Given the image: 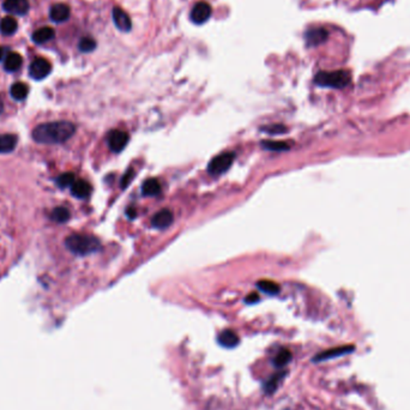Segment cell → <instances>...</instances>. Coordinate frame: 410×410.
<instances>
[{
    "instance_id": "d4e9b609",
    "label": "cell",
    "mask_w": 410,
    "mask_h": 410,
    "mask_svg": "<svg viewBox=\"0 0 410 410\" xmlns=\"http://www.w3.org/2000/svg\"><path fill=\"white\" fill-rule=\"evenodd\" d=\"M51 217H52V220L55 221V222L64 223V222H66V221H68V219H70V211H68L66 208H64V207L55 208V209L52 211Z\"/></svg>"
},
{
    "instance_id": "2e32d148",
    "label": "cell",
    "mask_w": 410,
    "mask_h": 410,
    "mask_svg": "<svg viewBox=\"0 0 410 410\" xmlns=\"http://www.w3.org/2000/svg\"><path fill=\"white\" fill-rule=\"evenodd\" d=\"M285 376H287V372L285 371H282V372H278L276 374H273L272 377H270V378L266 380L264 383V385H263V389H264L265 393H268V395H271L277 390V387L279 386V384L283 382V379L285 378Z\"/></svg>"
},
{
    "instance_id": "9a60e30c",
    "label": "cell",
    "mask_w": 410,
    "mask_h": 410,
    "mask_svg": "<svg viewBox=\"0 0 410 410\" xmlns=\"http://www.w3.org/2000/svg\"><path fill=\"white\" fill-rule=\"evenodd\" d=\"M71 192L76 198L84 199V198L89 197V194L91 193V186L89 182L86 180H76L71 186Z\"/></svg>"
},
{
    "instance_id": "7402d4cb",
    "label": "cell",
    "mask_w": 410,
    "mask_h": 410,
    "mask_svg": "<svg viewBox=\"0 0 410 410\" xmlns=\"http://www.w3.org/2000/svg\"><path fill=\"white\" fill-rule=\"evenodd\" d=\"M292 360V353L288 349H281L277 355L273 359V366L276 368H283L284 366L291 362Z\"/></svg>"
},
{
    "instance_id": "4fadbf2b",
    "label": "cell",
    "mask_w": 410,
    "mask_h": 410,
    "mask_svg": "<svg viewBox=\"0 0 410 410\" xmlns=\"http://www.w3.org/2000/svg\"><path fill=\"white\" fill-rule=\"evenodd\" d=\"M217 342L221 347L232 349V348L237 347V344L240 343V338L233 330H223L217 337Z\"/></svg>"
},
{
    "instance_id": "f546056e",
    "label": "cell",
    "mask_w": 410,
    "mask_h": 410,
    "mask_svg": "<svg viewBox=\"0 0 410 410\" xmlns=\"http://www.w3.org/2000/svg\"><path fill=\"white\" fill-rule=\"evenodd\" d=\"M133 177H135V171H133L132 168L129 169V171L124 174V177L121 179V187L125 188L126 186H129V184L132 181Z\"/></svg>"
},
{
    "instance_id": "52a82bcc",
    "label": "cell",
    "mask_w": 410,
    "mask_h": 410,
    "mask_svg": "<svg viewBox=\"0 0 410 410\" xmlns=\"http://www.w3.org/2000/svg\"><path fill=\"white\" fill-rule=\"evenodd\" d=\"M129 143L128 132L121 131V130H113L108 135V145L110 150L114 152L121 151Z\"/></svg>"
},
{
    "instance_id": "5bb4252c",
    "label": "cell",
    "mask_w": 410,
    "mask_h": 410,
    "mask_svg": "<svg viewBox=\"0 0 410 410\" xmlns=\"http://www.w3.org/2000/svg\"><path fill=\"white\" fill-rule=\"evenodd\" d=\"M326 38L327 31L324 28L311 29V30L306 32V42H307V46H310V47L321 45L323 42L326 41Z\"/></svg>"
},
{
    "instance_id": "1f68e13d",
    "label": "cell",
    "mask_w": 410,
    "mask_h": 410,
    "mask_svg": "<svg viewBox=\"0 0 410 410\" xmlns=\"http://www.w3.org/2000/svg\"><path fill=\"white\" fill-rule=\"evenodd\" d=\"M136 214L137 211L135 208H129L128 211H126V215H128V217H130V219H133V217L136 216Z\"/></svg>"
},
{
    "instance_id": "277c9868",
    "label": "cell",
    "mask_w": 410,
    "mask_h": 410,
    "mask_svg": "<svg viewBox=\"0 0 410 410\" xmlns=\"http://www.w3.org/2000/svg\"><path fill=\"white\" fill-rule=\"evenodd\" d=\"M234 158H235V155L233 152H223V154L215 156L208 166V171L213 175L222 174L229 169L234 162Z\"/></svg>"
},
{
    "instance_id": "8992f818",
    "label": "cell",
    "mask_w": 410,
    "mask_h": 410,
    "mask_svg": "<svg viewBox=\"0 0 410 410\" xmlns=\"http://www.w3.org/2000/svg\"><path fill=\"white\" fill-rule=\"evenodd\" d=\"M211 12H213V10H211V6L208 3H197L191 11V21L198 25L204 24L210 18Z\"/></svg>"
},
{
    "instance_id": "d6986e66",
    "label": "cell",
    "mask_w": 410,
    "mask_h": 410,
    "mask_svg": "<svg viewBox=\"0 0 410 410\" xmlns=\"http://www.w3.org/2000/svg\"><path fill=\"white\" fill-rule=\"evenodd\" d=\"M18 29V23L14 17L11 16H6L0 22V31L5 36H11L14 35Z\"/></svg>"
},
{
    "instance_id": "8fae6325",
    "label": "cell",
    "mask_w": 410,
    "mask_h": 410,
    "mask_svg": "<svg viewBox=\"0 0 410 410\" xmlns=\"http://www.w3.org/2000/svg\"><path fill=\"white\" fill-rule=\"evenodd\" d=\"M71 15L70 6L66 4H54L51 6L50 17L55 23H63L67 21Z\"/></svg>"
},
{
    "instance_id": "7a4b0ae2",
    "label": "cell",
    "mask_w": 410,
    "mask_h": 410,
    "mask_svg": "<svg viewBox=\"0 0 410 410\" xmlns=\"http://www.w3.org/2000/svg\"><path fill=\"white\" fill-rule=\"evenodd\" d=\"M68 251L76 256H88L100 250L101 242L96 236L89 234H72L65 240Z\"/></svg>"
},
{
    "instance_id": "603a6c76",
    "label": "cell",
    "mask_w": 410,
    "mask_h": 410,
    "mask_svg": "<svg viewBox=\"0 0 410 410\" xmlns=\"http://www.w3.org/2000/svg\"><path fill=\"white\" fill-rule=\"evenodd\" d=\"M10 93H11V96L14 97L15 100L22 101V100H24L25 97L28 96L29 89H28V87L25 86L24 83L18 82V83H15L14 86L11 87V90H10Z\"/></svg>"
},
{
    "instance_id": "4316f807",
    "label": "cell",
    "mask_w": 410,
    "mask_h": 410,
    "mask_svg": "<svg viewBox=\"0 0 410 410\" xmlns=\"http://www.w3.org/2000/svg\"><path fill=\"white\" fill-rule=\"evenodd\" d=\"M76 181V179H74V174L73 173H64L58 177L57 179V184L58 186L61 187V188H66V187H71L73 185V182Z\"/></svg>"
},
{
    "instance_id": "6da1fadb",
    "label": "cell",
    "mask_w": 410,
    "mask_h": 410,
    "mask_svg": "<svg viewBox=\"0 0 410 410\" xmlns=\"http://www.w3.org/2000/svg\"><path fill=\"white\" fill-rule=\"evenodd\" d=\"M76 128L68 121L46 122L36 126L32 131V138L41 144H59L73 136Z\"/></svg>"
},
{
    "instance_id": "cb8c5ba5",
    "label": "cell",
    "mask_w": 410,
    "mask_h": 410,
    "mask_svg": "<svg viewBox=\"0 0 410 410\" xmlns=\"http://www.w3.org/2000/svg\"><path fill=\"white\" fill-rule=\"evenodd\" d=\"M257 287H258L260 291H263L266 294L270 295H275L278 294L279 292V285L276 282L273 281H268V279H262V281H258L257 283Z\"/></svg>"
},
{
    "instance_id": "44dd1931",
    "label": "cell",
    "mask_w": 410,
    "mask_h": 410,
    "mask_svg": "<svg viewBox=\"0 0 410 410\" xmlns=\"http://www.w3.org/2000/svg\"><path fill=\"white\" fill-rule=\"evenodd\" d=\"M17 137L15 135H0V154H8L16 148Z\"/></svg>"
},
{
    "instance_id": "30bf717a",
    "label": "cell",
    "mask_w": 410,
    "mask_h": 410,
    "mask_svg": "<svg viewBox=\"0 0 410 410\" xmlns=\"http://www.w3.org/2000/svg\"><path fill=\"white\" fill-rule=\"evenodd\" d=\"M113 21L114 24L116 25V28H118L119 30L125 32L131 30L132 28L131 18H130V16L126 14L121 8H118V6H116V8L113 9Z\"/></svg>"
},
{
    "instance_id": "5b68a950",
    "label": "cell",
    "mask_w": 410,
    "mask_h": 410,
    "mask_svg": "<svg viewBox=\"0 0 410 410\" xmlns=\"http://www.w3.org/2000/svg\"><path fill=\"white\" fill-rule=\"evenodd\" d=\"M52 71V64L45 58H36L29 67V74L32 79L41 80L50 76Z\"/></svg>"
},
{
    "instance_id": "484cf974",
    "label": "cell",
    "mask_w": 410,
    "mask_h": 410,
    "mask_svg": "<svg viewBox=\"0 0 410 410\" xmlns=\"http://www.w3.org/2000/svg\"><path fill=\"white\" fill-rule=\"evenodd\" d=\"M262 145L264 146L265 149L272 151H284L288 150L289 145L284 142H275V141H265L262 143Z\"/></svg>"
},
{
    "instance_id": "e0dca14e",
    "label": "cell",
    "mask_w": 410,
    "mask_h": 410,
    "mask_svg": "<svg viewBox=\"0 0 410 410\" xmlns=\"http://www.w3.org/2000/svg\"><path fill=\"white\" fill-rule=\"evenodd\" d=\"M55 35V31L53 28H50V27H42L40 29H37L36 31H34V34H32V42L36 45H42V44H46V42L51 41L52 38L54 37Z\"/></svg>"
},
{
    "instance_id": "ffe728a7",
    "label": "cell",
    "mask_w": 410,
    "mask_h": 410,
    "mask_svg": "<svg viewBox=\"0 0 410 410\" xmlns=\"http://www.w3.org/2000/svg\"><path fill=\"white\" fill-rule=\"evenodd\" d=\"M142 193L144 196L149 197H154L158 196L161 193V184H159L157 179H148V180L144 181L142 186Z\"/></svg>"
},
{
    "instance_id": "4dcf8cb0",
    "label": "cell",
    "mask_w": 410,
    "mask_h": 410,
    "mask_svg": "<svg viewBox=\"0 0 410 410\" xmlns=\"http://www.w3.org/2000/svg\"><path fill=\"white\" fill-rule=\"evenodd\" d=\"M245 301L247 304H256V302L259 301V295L257 293H251L250 295H247Z\"/></svg>"
},
{
    "instance_id": "f1b7e54d",
    "label": "cell",
    "mask_w": 410,
    "mask_h": 410,
    "mask_svg": "<svg viewBox=\"0 0 410 410\" xmlns=\"http://www.w3.org/2000/svg\"><path fill=\"white\" fill-rule=\"evenodd\" d=\"M262 131L269 133V135H281V133L287 132V128L283 125H270L262 128Z\"/></svg>"
},
{
    "instance_id": "ba28073f",
    "label": "cell",
    "mask_w": 410,
    "mask_h": 410,
    "mask_svg": "<svg viewBox=\"0 0 410 410\" xmlns=\"http://www.w3.org/2000/svg\"><path fill=\"white\" fill-rule=\"evenodd\" d=\"M353 350H355V347H353V346H343V347L333 348V349H329V350H325V351H321V353H319L317 356L313 357V361L314 362H321V361L336 359V357L347 355V354L351 353Z\"/></svg>"
},
{
    "instance_id": "836d02e7",
    "label": "cell",
    "mask_w": 410,
    "mask_h": 410,
    "mask_svg": "<svg viewBox=\"0 0 410 410\" xmlns=\"http://www.w3.org/2000/svg\"><path fill=\"white\" fill-rule=\"evenodd\" d=\"M3 57H4V48H3L2 46H0V61H2Z\"/></svg>"
},
{
    "instance_id": "7c38bea8",
    "label": "cell",
    "mask_w": 410,
    "mask_h": 410,
    "mask_svg": "<svg viewBox=\"0 0 410 410\" xmlns=\"http://www.w3.org/2000/svg\"><path fill=\"white\" fill-rule=\"evenodd\" d=\"M173 214H172L171 210H167V209H163V210H159L158 213H156L154 215V217H152L151 220V223L152 226L158 228V229H165V228H167L171 226L172 223H173Z\"/></svg>"
},
{
    "instance_id": "83f0119b",
    "label": "cell",
    "mask_w": 410,
    "mask_h": 410,
    "mask_svg": "<svg viewBox=\"0 0 410 410\" xmlns=\"http://www.w3.org/2000/svg\"><path fill=\"white\" fill-rule=\"evenodd\" d=\"M78 47L84 53H89V52H93L96 48V41L91 37H83L78 44Z\"/></svg>"
},
{
    "instance_id": "d6a6232c",
    "label": "cell",
    "mask_w": 410,
    "mask_h": 410,
    "mask_svg": "<svg viewBox=\"0 0 410 410\" xmlns=\"http://www.w3.org/2000/svg\"><path fill=\"white\" fill-rule=\"evenodd\" d=\"M3 109H4V102H3V99L0 97V114L3 113Z\"/></svg>"
},
{
    "instance_id": "3957f363",
    "label": "cell",
    "mask_w": 410,
    "mask_h": 410,
    "mask_svg": "<svg viewBox=\"0 0 410 410\" xmlns=\"http://www.w3.org/2000/svg\"><path fill=\"white\" fill-rule=\"evenodd\" d=\"M314 82L320 87L342 89V88H346L351 82V74L349 71L346 70L331 71V72L321 71L315 76Z\"/></svg>"
},
{
    "instance_id": "9c48e42d",
    "label": "cell",
    "mask_w": 410,
    "mask_h": 410,
    "mask_svg": "<svg viewBox=\"0 0 410 410\" xmlns=\"http://www.w3.org/2000/svg\"><path fill=\"white\" fill-rule=\"evenodd\" d=\"M3 9L11 15L24 16L29 11L28 0H5L3 3Z\"/></svg>"
},
{
    "instance_id": "ac0fdd59",
    "label": "cell",
    "mask_w": 410,
    "mask_h": 410,
    "mask_svg": "<svg viewBox=\"0 0 410 410\" xmlns=\"http://www.w3.org/2000/svg\"><path fill=\"white\" fill-rule=\"evenodd\" d=\"M22 64L23 58L21 57V54L16 53V52H10L5 58L4 67L6 71H9V72H15L18 68H21Z\"/></svg>"
}]
</instances>
